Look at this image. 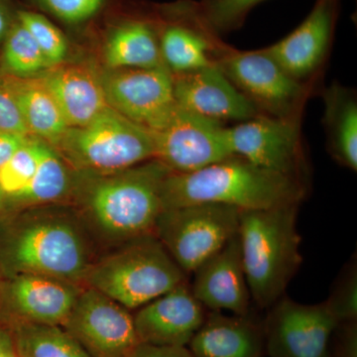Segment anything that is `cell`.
I'll list each match as a JSON object with an SVG mask.
<instances>
[{
    "instance_id": "obj_1",
    "label": "cell",
    "mask_w": 357,
    "mask_h": 357,
    "mask_svg": "<svg viewBox=\"0 0 357 357\" xmlns=\"http://www.w3.org/2000/svg\"><path fill=\"white\" fill-rule=\"evenodd\" d=\"M172 171L156 159L119 172L93 175L77 211L95 241L119 246L154 232L161 190Z\"/></svg>"
},
{
    "instance_id": "obj_40",
    "label": "cell",
    "mask_w": 357,
    "mask_h": 357,
    "mask_svg": "<svg viewBox=\"0 0 357 357\" xmlns=\"http://www.w3.org/2000/svg\"><path fill=\"white\" fill-rule=\"evenodd\" d=\"M3 197L4 194L1 192V190H0V210H1L2 203H3Z\"/></svg>"
},
{
    "instance_id": "obj_19",
    "label": "cell",
    "mask_w": 357,
    "mask_h": 357,
    "mask_svg": "<svg viewBox=\"0 0 357 357\" xmlns=\"http://www.w3.org/2000/svg\"><path fill=\"white\" fill-rule=\"evenodd\" d=\"M83 288L79 284L40 274L13 275L9 297L24 323L64 325Z\"/></svg>"
},
{
    "instance_id": "obj_38",
    "label": "cell",
    "mask_w": 357,
    "mask_h": 357,
    "mask_svg": "<svg viewBox=\"0 0 357 357\" xmlns=\"http://www.w3.org/2000/svg\"><path fill=\"white\" fill-rule=\"evenodd\" d=\"M14 342L13 335H9L6 331L0 328V354L8 349H13Z\"/></svg>"
},
{
    "instance_id": "obj_24",
    "label": "cell",
    "mask_w": 357,
    "mask_h": 357,
    "mask_svg": "<svg viewBox=\"0 0 357 357\" xmlns=\"http://www.w3.org/2000/svg\"><path fill=\"white\" fill-rule=\"evenodd\" d=\"M7 79L31 135L35 134L54 146L69 126L41 77L7 75Z\"/></svg>"
},
{
    "instance_id": "obj_25",
    "label": "cell",
    "mask_w": 357,
    "mask_h": 357,
    "mask_svg": "<svg viewBox=\"0 0 357 357\" xmlns=\"http://www.w3.org/2000/svg\"><path fill=\"white\" fill-rule=\"evenodd\" d=\"M73 189V178L64 159L56 150L40 142V156L36 173L31 182L11 197L23 206H48L65 199Z\"/></svg>"
},
{
    "instance_id": "obj_4",
    "label": "cell",
    "mask_w": 357,
    "mask_h": 357,
    "mask_svg": "<svg viewBox=\"0 0 357 357\" xmlns=\"http://www.w3.org/2000/svg\"><path fill=\"white\" fill-rule=\"evenodd\" d=\"M298 210L299 204H292L239 213L244 273L251 299L262 309L281 299L303 263Z\"/></svg>"
},
{
    "instance_id": "obj_18",
    "label": "cell",
    "mask_w": 357,
    "mask_h": 357,
    "mask_svg": "<svg viewBox=\"0 0 357 357\" xmlns=\"http://www.w3.org/2000/svg\"><path fill=\"white\" fill-rule=\"evenodd\" d=\"M158 20L162 59L172 74L215 65V55L223 42L204 31L177 3L162 7Z\"/></svg>"
},
{
    "instance_id": "obj_6",
    "label": "cell",
    "mask_w": 357,
    "mask_h": 357,
    "mask_svg": "<svg viewBox=\"0 0 357 357\" xmlns=\"http://www.w3.org/2000/svg\"><path fill=\"white\" fill-rule=\"evenodd\" d=\"M77 171L103 175L154 159L152 134L107 107L91 122L69 128L54 145Z\"/></svg>"
},
{
    "instance_id": "obj_11",
    "label": "cell",
    "mask_w": 357,
    "mask_h": 357,
    "mask_svg": "<svg viewBox=\"0 0 357 357\" xmlns=\"http://www.w3.org/2000/svg\"><path fill=\"white\" fill-rule=\"evenodd\" d=\"M338 325L326 301L304 305L281 298L263 325L265 351L270 357H330Z\"/></svg>"
},
{
    "instance_id": "obj_32",
    "label": "cell",
    "mask_w": 357,
    "mask_h": 357,
    "mask_svg": "<svg viewBox=\"0 0 357 357\" xmlns=\"http://www.w3.org/2000/svg\"><path fill=\"white\" fill-rule=\"evenodd\" d=\"M338 324L356 321L357 271L356 263L347 267L332 295L326 301Z\"/></svg>"
},
{
    "instance_id": "obj_22",
    "label": "cell",
    "mask_w": 357,
    "mask_h": 357,
    "mask_svg": "<svg viewBox=\"0 0 357 357\" xmlns=\"http://www.w3.org/2000/svg\"><path fill=\"white\" fill-rule=\"evenodd\" d=\"M105 58L110 70L166 67L159 44L158 15L119 18L107 29Z\"/></svg>"
},
{
    "instance_id": "obj_35",
    "label": "cell",
    "mask_w": 357,
    "mask_h": 357,
    "mask_svg": "<svg viewBox=\"0 0 357 357\" xmlns=\"http://www.w3.org/2000/svg\"><path fill=\"white\" fill-rule=\"evenodd\" d=\"M31 139L17 134L0 131V167Z\"/></svg>"
},
{
    "instance_id": "obj_37",
    "label": "cell",
    "mask_w": 357,
    "mask_h": 357,
    "mask_svg": "<svg viewBox=\"0 0 357 357\" xmlns=\"http://www.w3.org/2000/svg\"><path fill=\"white\" fill-rule=\"evenodd\" d=\"M17 10L18 9L14 8L11 0H0V45L16 20Z\"/></svg>"
},
{
    "instance_id": "obj_30",
    "label": "cell",
    "mask_w": 357,
    "mask_h": 357,
    "mask_svg": "<svg viewBox=\"0 0 357 357\" xmlns=\"http://www.w3.org/2000/svg\"><path fill=\"white\" fill-rule=\"evenodd\" d=\"M39 156L40 142L30 140L0 167V190L4 195L15 196L27 187L36 173Z\"/></svg>"
},
{
    "instance_id": "obj_29",
    "label": "cell",
    "mask_w": 357,
    "mask_h": 357,
    "mask_svg": "<svg viewBox=\"0 0 357 357\" xmlns=\"http://www.w3.org/2000/svg\"><path fill=\"white\" fill-rule=\"evenodd\" d=\"M16 17L38 45L49 67L62 64L69 50L64 33L47 16L37 11L18 9Z\"/></svg>"
},
{
    "instance_id": "obj_21",
    "label": "cell",
    "mask_w": 357,
    "mask_h": 357,
    "mask_svg": "<svg viewBox=\"0 0 357 357\" xmlns=\"http://www.w3.org/2000/svg\"><path fill=\"white\" fill-rule=\"evenodd\" d=\"M188 349L195 357H262L263 325L255 319L222 312H206L203 325Z\"/></svg>"
},
{
    "instance_id": "obj_23",
    "label": "cell",
    "mask_w": 357,
    "mask_h": 357,
    "mask_svg": "<svg viewBox=\"0 0 357 357\" xmlns=\"http://www.w3.org/2000/svg\"><path fill=\"white\" fill-rule=\"evenodd\" d=\"M323 123L328 151L340 165L357 170V100L354 89L338 83L323 93Z\"/></svg>"
},
{
    "instance_id": "obj_28",
    "label": "cell",
    "mask_w": 357,
    "mask_h": 357,
    "mask_svg": "<svg viewBox=\"0 0 357 357\" xmlns=\"http://www.w3.org/2000/svg\"><path fill=\"white\" fill-rule=\"evenodd\" d=\"M1 45L2 64L10 76L36 77L50 68L38 45L17 17Z\"/></svg>"
},
{
    "instance_id": "obj_27",
    "label": "cell",
    "mask_w": 357,
    "mask_h": 357,
    "mask_svg": "<svg viewBox=\"0 0 357 357\" xmlns=\"http://www.w3.org/2000/svg\"><path fill=\"white\" fill-rule=\"evenodd\" d=\"M266 0H184L178 6L192 20L213 36L236 31L249 13Z\"/></svg>"
},
{
    "instance_id": "obj_36",
    "label": "cell",
    "mask_w": 357,
    "mask_h": 357,
    "mask_svg": "<svg viewBox=\"0 0 357 357\" xmlns=\"http://www.w3.org/2000/svg\"><path fill=\"white\" fill-rule=\"evenodd\" d=\"M342 326V337H340V357H357V332L356 321L340 324Z\"/></svg>"
},
{
    "instance_id": "obj_7",
    "label": "cell",
    "mask_w": 357,
    "mask_h": 357,
    "mask_svg": "<svg viewBox=\"0 0 357 357\" xmlns=\"http://www.w3.org/2000/svg\"><path fill=\"white\" fill-rule=\"evenodd\" d=\"M239 213L220 204L162 210L153 234L185 274L194 273L237 234Z\"/></svg>"
},
{
    "instance_id": "obj_31",
    "label": "cell",
    "mask_w": 357,
    "mask_h": 357,
    "mask_svg": "<svg viewBox=\"0 0 357 357\" xmlns=\"http://www.w3.org/2000/svg\"><path fill=\"white\" fill-rule=\"evenodd\" d=\"M39 10L70 26L95 20L107 8L109 0H29Z\"/></svg>"
},
{
    "instance_id": "obj_12",
    "label": "cell",
    "mask_w": 357,
    "mask_h": 357,
    "mask_svg": "<svg viewBox=\"0 0 357 357\" xmlns=\"http://www.w3.org/2000/svg\"><path fill=\"white\" fill-rule=\"evenodd\" d=\"M62 326L91 357H130L140 344L130 311L93 288H83Z\"/></svg>"
},
{
    "instance_id": "obj_3",
    "label": "cell",
    "mask_w": 357,
    "mask_h": 357,
    "mask_svg": "<svg viewBox=\"0 0 357 357\" xmlns=\"http://www.w3.org/2000/svg\"><path fill=\"white\" fill-rule=\"evenodd\" d=\"M307 185L271 172L241 157H229L201 170L171 173L161 190L162 208L220 204L239 211H260L299 204Z\"/></svg>"
},
{
    "instance_id": "obj_20",
    "label": "cell",
    "mask_w": 357,
    "mask_h": 357,
    "mask_svg": "<svg viewBox=\"0 0 357 357\" xmlns=\"http://www.w3.org/2000/svg\"><path fill=\"white\" fill-rule=\"evenodd\" d=\"M69 128L86 126L109 107L102 76L84 65H57L40 75Z\"/></svg>"
},
{
    "instance_id": "obj_34",
    "label": "cell",
    "mask_w": 357,
    "mask_h": 357,
    "mask_svg": "<svg viewBox=\"0 0 357 357\" xmlns=\"http://www.w3.org/2000/svg\"><path fill=\"white\" fill-rule=\"evenodd\" d=\"M130 357H195L187 347H155L139 344Z\"/></svg>"
},
{
    "instance_id": "obj_8",
    "label": "cell",
    "mask_w": 357,
    "mask_h": 357,
    "mask_svg": "<svg viewBox=\"0 0 357 357\" xmlns=\"http://www.w3.org/2000/svg\"><path fill=\"white\" fill-rule=\"evenodd\" d=\"M215 65L261 114L302 116L312 84L287 74L264 51H239L223 43Z\"/></svg>"
},
{
    "instance_id": "obj_14",
    "label": "cell",
    "mask_w": 357,
    "mask_h": 357,
    "mask_svg": "<svg viewBox=\"0 0 357 357\" xmlns=\"http://www.w3.org/2000/svg\"><path fill=\"white\" fill-rule=\"evenodd\" d=\"M340 0H316L307 17L280 41L264 48L294 79L307 83L330 52Z\"/></svg>"
},
{
    "instance_id": "obj_39",
    "label": "cell",
    "mask_w": 357,
    "mask_h": 357,
    "mask_svg": "<svg viewBox=\"0 0 357 357\" xmlns=\"http://www.w3.org/2000/svg\"><path fill=\"white\" fill-rule=\"evenodd\" d=\"M0 357H20V356H18L17 352H16L15 347H14L13 349H8V351L0 354Z\"/></svg>"
},
{
    "instance_id": "obj_33",
    "label": "cell",
    "mask_w": 357,
    "mask_h": 357,
    "mask_svg": "<svg viewBox=\"0 0 357 357\" xmlns=\"http://www.w3.org/2000/svg\"><path fill=\"white\" fill-rule=\"evenodd\" d=\"M0 131L25 137L31 135L23 121L7 76H0Z\"/></svg>"
},
{
    "instance_id": "obj_2",
    "label": "cell",
    "mask_w": 357,
    "mask_h": 357,
    "mask_svg": "<svg viewBox=\"0 0 357 357\" xmlns=\"http://www.w3.org/2000/svg\"><path fill=\"white\" fill-rule=\"evenodd\" d=\"M4 261L17 274H40L83 283L98 256L96 241L77 211L32 206L4 244Z\"/></svg>"
},
{
    "instance_id": "obj_5",
    "label": "cell",
    "mask_w": 357,
    "mask_h": 357,
    "mask_svg": "<svg viewBox=\"0 0 357 357\" xmlns=\"http://www.w3.org/2000/svg\"><path fill=\"white\" fill-rule=\"evenodd\" d=\"M185 282V272L151 234L96 258L83 284L133 311Z\"/></svg>"
},
{
    "instance_id": "obj_13",
    "label": "cell",
    "mask_w": 357,
    "mask_h": 357,
    "mask_svg": "<svg viewBox=\"0 0 357 357\" xmlns=\"http://www.w3.org/2000/svg\"><path fill=\"white\" fill-rule=\"evenodd\" d=\"M102 82L109 107L150 132L163 126L177 105L167 67L110 70Z\"/></svg>"
},
{
    "instance_id": "obj_15",
    "label": "cell",
    "mask_w": 357,
    "mask_h": 357,
    "mask_svg": "<svg viewBox=\"0 0 357 357\" xmlns=\"http://www.w3.org/2000/svg\"><path fill=\"white\" fill-rule=\"evenodd\" d=\"M206 316V309L185 282L136 310L134 328L140 344L187 347Z\"/></svg>"
},
{
    "instance_id": "obj_16",
    "label": "cell",
    "mask_w": 357,
    "mask_h": 357,
    "mask_svg": "<svg viewBox=\"0 0 357 357\" xmlns=\"http://www.w3.org/2000/svg\"><path fill=\"white\" fill-rule=\"evenodd\" d=\"M172 75L174 98L181 109L222 123L261 114L217 65Z\"/></svg>"
},
{
    "instance_id": "obj_9",
    "label": "cell",
    "mask_w": 357,
    "mask_h": 357,
    "mask_svg": "<svg viewBox=\"0 0 357 357\" xmlns=\"http://www.w3.org/2000/svg\"><path fill=\"white\" fill-rule=\"evenodd\" d=\"M301 119L302 116L258 114L238 122L227 128L232 153L260 168L307 185V165L301 136Z\"/></svg>"
},
{
    "instance_id": "obj_10",
    "label": "cell",
    "mask_w": 357,
    "mask_h": 357,
    "mask_svg": "<svg viewBox=\"0 0 357 357\" xmlns=\"http://www.w3.org/2000/svg\"><path fill=\"white\" fill-rule=\"evenodd\" d=\"M154 159L173 173H190L234 156L227 128L222 122L175 109L163 126L151 132Z\"/></svg>"
},
{
    "instance_id": "obj_26",
    "label": "cell",
    "mask_w": 357,
    "mask_h": 357,
    "mask_svg": "<svg viewBox=\"0 0 357 357\" xmlns=\"http://www.w3.org/2000/svg\"><path fill=\"white\" fill-rule=\"evenodd\" d=\"M13 337L20 357H91L63 326L20 321Z\"/></svg>"
},
{
    "instance_id": "obj_17",
    "label": "cell",
    "mask_w": 357,
    "mask_h": 357,
    "mask_svg": "<svg viewBox=\"0 0 357 357\" xmlns=\"http://www.w3.org/2000/svg\"><path fill=\"white\" fill-rule=\"evenodd\" d=\"M194 297L211 312L229 311L246 316L251 295L241 258L238 234L194 272Z\"/></svg>"
}]
</instances>
